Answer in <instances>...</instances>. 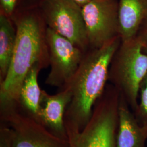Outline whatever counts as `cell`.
<instances>
[{"label":"cell","mask_w":147,"mask_h":147,"mask_svg":"<svg viewBox=\"0 0 147 147\" xmlns=\"http://www.w3.org/2000/svg\"><path fill=\"white\" fill-rule=\"evenodd\" d=\"M16 25V41L8 73L0 82V112L18 106L22 84L34 65L49 66L47 26L39 8L16 11L11 18Z\"/></svg>","instance_id":"1"},{"label":"cell","mask_w":147,"mask_h":147,"mask_svg":"<svg viewBox=\"0 0 147 147\" xmlns=\"http://www.w3.org/2000/svg\"><path fill=\"white\" fill-rule=\"evenodd\" d=\"M121 42V37H117L102 47L84 53L78 70L66 86L71 90V99L65 113V125L81 130L87 124L105 90L111 62Z\"/></svg>","instance_id":"2"},{"label":"cell","mask_w":147,"mask_h":147,"mask_svg":"<svg viewBox=\"0 0 147 147\" xmlns=\"http://www.w3.org/2000/svg\"><path fill=\"white\" fill-rule=\"evenodd\" d=\"M120 96L116 87L107 84L82 130L65 125L69 147H117Z\"/></svg>","instance_id":"3"},{"label":"cell","mask_w":147,"mask_h":147,"mask_svg":"<svg viewBox=\"0 0 147 147\" xmlns=\"http://www.w3.org/2000/svg\"><path fill=\"white\" fill-rule=\"evenodd\" d=\"M143 42L136 37L121 42L111 62L109 82L115 86L133 112L136 109L139 89L147 74V55Z\"/></svg>","instance_id":"4"},{"label":"cell","mask_w":147,"mask_h":147,"mask_svg":"<svg viewBox=\"0 0 147 147\" xmlns=\"http://www.w3.org/2000/svg\"><path fill=\"white\" fill-rule=\"evenodd\" d=\"M39 9L47 27L84 53L89 49L81 7L72 0H44Z\"/></svg>","instance_id":"5"},{"label":"cell","mask_w":147,"mask_h":147,"mask_svg":"<svg viewBox=\"0 0 147 147\" xmlns=\"http://www.w3.org/2000/svg\"><path fill=\"white\" fill-rule=\"evenodd\" d=\"M47 40L50 70L45 83L63 89L78 70L84 53L71 41L48 27Z\"/></svg>","instance_id":"6"},{"label":"cell","mask_w":147,"mask_h":147,"mask_svg":"<svg viewBox=\"0 0 147 147\" xmlns=\"http://www.w3.org/2000/svg\"><path fill=\"white\" fill-rule=\"evenodd\" d=\"M0 121L11 129L12 147H69L68 140L53 134L19 106L0 113Z\"/></svg>","instance_id":"7"},{"label":"cell","mask_w":147,"mask_h":147,"mask_svg":"<svg viewBox=\"0 0 147 147\" xmlns=\"http://www.w3.org/2000/svg\"><path fill=\"white\" fill-rule=\"evenodd\" d=\"M89 49L120 37L118 0H93L82 7Z\"/></svg>","instance_id":"8"},{"label":"cell","mask_w":147,"mask_h":147,"mask_svg":"<svg viewBox=\"0 0 147 147\" xmlns=\"http://www.w3.org/2000/svg\"><path fill=\"white\" fill-rule=\"evenodd\" d=\"M71 99V92L65 87L57 94L50 95L42 90L38 122L53 134L68 140L64 121L65 111Z\"/></svg>","instance_id":"9"},{"label":"cell","mask_w":147,"mask_h":147,"mask_svg":"<svg viewBox=\"0 0 147 147\" xmlns=\"http://www.w3.org/2000/svg\"><path fill=\"white\" fill-rule=\"evenodd\" d=\"M147 136L129 105L121 94L118 105L117 147H146Z\"/></svg>","instance_id":"10"},{"label":"cell","mask_w":147,"mask_h":147,"mask_svg":"<svg viewBox=\"0 0 147 147\" xmlns=\"http://www.w3.org/2000/svg\"><path fill=\"white\" fill-rule=\"evenodd\" d=\"M118 14L121 42L130 41L147 19V0H118Z\"/></svg>","instance_id":"11"},{"label":"cell","mask_w":147,"mask_h":147,"mask_svg":"<svg viewBox=\"0 0 147 147\" xmlns=\"http://www.w3.org/2000/svg\"><path fill=\"white\" fill-rule=\"evenodd\" d=\"M42 69L36 65L27 74L22 84L18 104L23 112L38 121L42 90L38 84V74Z\"/></svg>","instance_id":"12"},{"label":"cell","mask_w":147,"mask_h":147,"mask_svg":"<svg viewBox=\"0 0 147 147\" xmlns=\"http://www.w3.org/2000/svg\"><path fill=\"white\" fill-rule=\"evenodd\" d=\"M16 28L12 19L0 14V82L5 79L16 48Z\"/></svg>","instance_id":"13"},{"label":"cell","mask_w":147,"mask_h":147,"mask_svg":"<svg viewBox=\"0 0 147 147\" xmlns=\"http://www.w3.org/2000/svg\"><path fill=\"white\" fill-rule=\"evenodd\" d=\"M134 113L147 136V74L140 85L138 104Z\"/></svg>","instance_id":"14"},{"label":"cell","mask_w":147,"mask_h":147,"mask_svg":"<svg viewBox=\"0 0 147 147\" xmlns=\"http://www.w3.org/2000/svg\"><path fill=\"white\" fill-rule=\"evenodd\" d=\"M0 147H12L10 127L0 122Z\"/></svg>","instance_id":"15"},{"label":"cell","mask_w":147,"mask_h":147,"mask_svg":"<svg viewBox=\"0 0 147 147\" xmlns=\"http://www.w3.org/2000/svg\"><path fill=\"white\" fill-rule=\"evenodd\" d=\"M18 0H0V14L11 18L16 10Z\"/></svg>","instance_id":"16"},{"label":"cell","mask_w":147,"mask_h":147,"mask_svg":"<svg viewBox=\"0 0 147 147\" xmlns=\"http://www.w3.org/2000/svg\"><path fill=\"white\" fill-rule=\"evenodd\" d=\"M44 1V0H18L15 11L38 8Z\"/></svg>","instance_id":"17"},{"label":"cell","mask_w":147,"mask_h":147,"mask_svg":"<svg viewBox=\"0 0 147 147\" xmlns=\"http://www.w3.org/2000/svg\"><path fill=\"white\" fill-rule=\"evenodd\" d=\"M136 37H138L144 44H147V19L142 25Z\"/></svg>","instance_id":"18"},{"label":"cell","mask_w":147,"mask_h":147,"mask_svg":"<svg viewBox=\"0 0 147 147\" xmlns=\"http://www.w3.org/2000/svg\"><path fill=\"white\" fill-rule=\"evenodd\" d=\"M72 1L74 2H75L76 4H78V5H80V7H82L93 0H72Z\"/></svg>","instance_id":"19"},{"label":"cell","mask_w":147,"mask_h":147,"mask_svg":"<svg viewBox=\"0 0 147 147\" xmlns=\"http://www.w3.org/2000/svg\"><path fill=\"white\" fill-rule=\"evenodd\" d=\"M143 51L147 55V44H145L143 45Z\"/></svg>","instance_id":"20"}]
</instances>
